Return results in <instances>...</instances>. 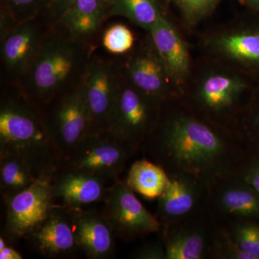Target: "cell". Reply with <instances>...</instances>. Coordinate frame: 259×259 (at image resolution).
Masks as SVG:
<instances>
[{
  "mask_svg": "<svg viewBox=\"0 0 259 259\" xmlns=\"http://www.w3.org/2000/svg\"><path fill=\"white\" fill-rule=\"evenodd\" d=\"M242 142L234 130L181 110L161 111L142 148L144 158L168 175L189 174L209 188L238 171L246 156Z\"/></svg>",
  "mask_w": 259,
  "mask_h": 259,
  "instance_id": "cell-1",
  "label": "cell"
},
{
  "mask_svg": "<svg viewBox=\"0 0 259 259\" xmlns=\"http://www.w3.org/2000/svg\"><path fill=\"white\" fill-rule=\"evenodd\" d=\"M5 156L22 158L40 175L55 173L63 163L42 108L24 95L1 103L0 156Z\"/></svg>",
  "mask_w": 259,
  "mask_h": 259,
  "instance_id": "cell-2",
  "label": "cell"
},
{
  "mask_svg": "<svg viewBox=\"0 0 259 259\" xmlns=\"http://www.w3.org/2000/svg\"><path fill=\"white\" fill-rule=\"evenodd\" d=\"M83 41L67 35L53 34L42 40L25 78L24 95L44 108L76 86L84 73L90 51Z\"/></svg>",
  "mask_w": 259,
  "mask_h": 259,
  "instance_id": "cell-3",
  "label": "cell"
},
{
  "mask_svg": "<svg viewBox=\"0 0 259 259\" xmlns=\"http://www.w3.org/2000/svg\"><path fill=\"white\" fill-rule=\"evenodd\" d=\"M163 101L132 83H122L107 122L106 131L138 151L156 125Z\"/></svg>",
  "mask_w": 259,
  "mask_h": 259,
  "instance_id": "cell-4",
  "label": "cell"
},
{
  "mask_svg": "<svg viewBox=\"0 0 259 259\" xmlns=\"http://www.w3.org/2000/svg\"><path fill=\"white\" fill-rule=\"evenodd\" d=\"M137 152L107 131L88 134L75 146L60 168L93 174L115 182Z\"/></svg>",
  "mask_w": 259,
  "mask_h": 259,
  "instance_id": "cell-5",
  "label": "cell"
},
{
  "mask_svg": "<svg viewBox=\"0 0 259 259\" xmlns=\"http://www.w3.org/2000/svg\"><path fill=\"white\" fill-rule=\"evenodd\" d=\"M102 212L116 237L134 241L152 233H161L162 224L136 197L125 180L115 181L103 200Z\"/></svg>",
  "mask_w": 259,
  "mask_h": 259,
  "instance_id": "cell-6",
  "label": "cell"
},
{
  "mask_svg": "<svg viewBox=\"0 0 259 259\" xmlns=\"http://www.w3.org/2000/svg\"><path fill=\"white\" fill-rule=\"evenodd\" d=\"M54 174L42 175L28 189L5 201L4 237L15 241L27 238L56 207L51 180Z\"/></svg>",
  "mask_w": 259,
  "mask_h": 259,
  "instance_id": "cell-7",
  "label": "cell"
},
{
  "mask_svg": "<svg viewBox=\"0 0 259 259\" xmlns=\"http://www.w3.org/2000/svg\"><path fill=\"white\" fill-rule=\"evenodd\" d=\"M48 107L51 110L44 113L46 121L64 161L90 131V115L81 82Z\"/></svg>",
  "mask_w": 259,
  "mask_h": 259,
  "instance_id": "cell-8",
  "label": "cell"
},
{
  "mask_svg": "<svg viewBox=\"0 0 259 259\" xmlns=\"http://www.w3.org/2000/svg\"><path fill=\"white\" fill-rule=\"evenodd\" d=\"M80 82L90 115L89 134L106 131L120 84L113 65L102 59L89 61Z\"/></svg>",
  "mask_w": 259,
  "mask_h": 259,
  "instance_id": "cell-9",
  "label": "cell"
},
{
  "mask_svg": "<svg viewBox=\"0 0 259 259\" xmlns=\"http://www.w3.org/2000/svg\"><path fill=\"white\" fill-rule=\"evenodd\" d=\"M214 219L204 208L182 221L162 228L166 259L209 258Z\"/></svg>",
  "mask_w": 259,
  "mask_h": 259,
  "instance_id": "cell-10",
  "label": "cell"
},
{
  "mask_svg": "<svg viewBox=\"0 0 259 259\" xmlns=\"http://www.w3.org/2000/svg\"><path fill=\"white\" fill-rule=\"evenodd\" d=\"M166 189L158 199L156 216L162 228L171 226L199 212L207 204V187L186 173L168 174Z\"/></svg>",
  "mask_w": 259,
  "mask_h": 259,
  "instance_id": "cell-11",
  "label": "cell"
},
{
  "mask_svg": "<svg viewBox=\"0 0 259 259\" xmlns=\"http://www.w3.org/2000/svg\"><path fill=\"white\" fill-rule=\"evenodd\" d=\"M207 207L213 219L224 222L259 218V193L236 175L207 189Z\"/></svg>",
  "mask_w": 259,
  "mask_h": 259,
  "instance_id": "cell-12",
  "label": "cell"
},
{
  "mask_svg": "<svg viewBox=\"0 0 259 259\" xmlns=\"http://www.w3.org/2000/svg\"><path fill=\"white\" fill-rule=\"evenodd\" d=\"M109 182L93 174L59 168L51 180L54 201L65 208H85L104 200L111 186Z\"/></svg>",
  "mask_w": 259,
  "mask_h": 259,
  "instance_id": "cell-13",
  "label": "cell"
},
{
  "mask_svg": "<svg viewBox=\"0 0 259 259\" xmlns=\"http://www.w3.org/2000/svg\"><path fill=\"white\" fill-rule=\"evenodd\" d=\"M68 209L77 247L90 258L111 256L115 252L116 236L103 212L85 208Z\"/></svg>",
  "mask_w": 259,
  "mask_h": 259,
  "instance_id": "cell-14",
  "label": "cell"
},
{
  "mask_svg": "<svg viewBox=\"0 0 259 259\" xmlns=\"http://www.w3.org/2000/svg\"><path fill=\"white\" fill-rule=\"evenodd\" d=\"M245 89V83L235 76L210 75L199 86L194 104L204 117L209 116L208 120H223L235 113Z\"/></svg>",
  "mask_w": 259,
  "mask_h": 259,
  "instance_id": "cell-15",
  "label": "cell"
},
{
  "mask_svg": "<svg viewBox=\"0 0 259 259\" xmlns=\"http://www.w3.org/2000/svg\"><path fill=\"white\" fill-rule=\"evenodd\" d=\"M44 38L31 19L16 24L2 35V60L12 76L23 77L26 74Z\"/></svg>",
  "mask_w": 259,
  "mask_h": 259,
  "instance_id": "cell-16",
  "label": "cell"
},
{
  "mask_svg": "<svg viewBox=\"0 0 259 259\" xmlns=\"http://www.w3.org/2000/svg\"><path fill=\"white\" fill-rule=\"evenodd\" d=\"M27 239L44 256L51 258L71 253L77 245L69 209L56 206Z\"/></svg>",
  "mask_w": 259,
  "mask_h": 259,
  "instance_id": "cell-17",
  "label": "cell"
},
{
  "mask_svg": "<svg viewBox=\"0 0 259 259\" xmlns=\"http://www.w3.org/2000/svg\"><path fill=\"white\" fill-rule=\"evenodd\" d=\"M156 54L166 70L168 79L182 82L188 75L190 59L185 42L175 27L164 17L149 30Z\"/></svg>",
  "mask_w": 259,
  "mask_h": 259,
  "instance_id": "cell-18",
  "label": "cell"
},
{
  "mask_svg": "<svg viewBox=\"0 0 259 259\" xmlns=\"http://www.w3.org/2000/svg\"><path fill=\"white\" fill-rule=\"evenodd\" d=\"M127 73L131 83L142 93L162 101L168 96V75L156 52L145 53L131 59Z\"/></svg>",
  "mask_w": 259,
  "mask_h": 259,
  "instance_id": "cell-19",
  "label": "cell"
},
{
  "mask_svg": "<svg viewBox=\"0 0 259 259\" xmlns=\"http://www.w3.org/2000/svg\"><path fill=\"white\" fill-rule=\"evenodd\" d=\"M61 18V26L67 35L83 40L93 37L101 26L103 9L101 0H70Z\"/></svg>",
  "mask_w": 259,
  "mask_h": 259,
  "instance_id": "cell-20",
  "label": "cell"
},
{
  "mask_svg": "<svg viewBox=\"0 0 259 259\" xmlns=\"http://www.w3.org/2000/svg\"><path fill=\"white\" fill-rule=\"evenodd\" d=\"M167 172L147 158L135 161L130 168L126 183L136 193L148 199H158L168 182Z\"/></svg>",
  "mask_w": 259,
  "mask_h": 259,
  "instance_id": "cell-21",
  "label": "cell"
},
{
  "mask_svg": "<svg viewBox=\"0 0 259 259\" xmlns=\"http://www.w3.org/2000/svg\"><path fill=\"white\" fill-rule=\"evenodd\" d=\"M40 176L22 158L0 156V187L4 202L28 189Z\"/></svg>",
  "mask_w": 259,
  "mask_h": 259,
  "instance_id": "cell-22",
  "label": "cell"
},
{
  "mask_svg": "<svg viewBox=\"0 0 259 259\" xmlns=\"http://www.w3.org/2000/svg\"><path fill=\"white\" fill-rule=\"evenodd\" d=\"M216 47L223 55L245 64L259 65V32H231L218 37Z\"/></svg>",
  "mask_w": 259,
  "mask_h": 259,
  "instance_id": "cell-23",
  "label": "cell"
},
{
  "mask_svg": "<svg viewBox=\"0 0 259 259\" xmlns=\"http://www.w3.org/2000/svg\"><path fill=\"white\" fill-rule=\"evenodd\" d=\"M112 14L122 15L149 31L162 16L156 0H113Z\"/></svg>",
  "mask_w": 259,
  "mask_h": 259,
  "instance_id": "cell-24",
  "label": "cell"
},
{
  "mask_svg": "<svg viewBox=\"0 0 259 259\" xmlns=\"http://www.w3.org/2000/svg\"><path fill=\"white\" fill-rule=\"evenodd\" d=\"M226 227L243 251L259 259V224L253 219H237L218 222Z\"/></svg>",
  "mask_w": 259,
  "mask_h": 259,
  "instance_id": "cell-25",
  "label": "cell"
},
{
  "mask_svg": "<svg viewBox=\"0 0 259 259\" xmlns=\"http://www.w3.org/2000/svg\"><path fill=\"white\" fill-rule=\"evenodd\" d=\"M209 258L254 259L240 248L226 227L214 220L211 235Z\"/></svg>",
  "mask_w": 259,
  "mask_h": 259,
  "instance_id": "cell-26",
  "label": "cell"
},
{
  "mask_svg": "<svg viewBox=\"0 0 259 259\" xmlns=\"http://www.w3.org/2000/svg\"><path fill=\"white\" fill-rule=\"evenodd\" d=\"M134 44L132 32L127 26L117 23L107 29L102 37L103 47L108 52L122 54L127 52Z\"/></svg>",
  "mask_w": 259,
  "mask_h": 259,
  "instance_id": "cell-27",
  "label": "cell"
},
{
  "mask_svg": "<svg viewBox=\"0 0 259 259\" xmlns=\"http://www.w3.org/2000/svg\"><path fill=\"white\" fill-rule=\"evenodd\" d=\"M187 20L194 23L211 11L219 0H176Z\"/></svg>",
  "mask_w": 259,
  "mask_h": 259,
  "instance_id": "cell-28",
  "label": "cell"
},
{
  "mask_svg": "<svg viewBox=\"0 0 259 259\" xmlns=\"http://www.w3.org/2000/svg\"><path fill=\"white\" fill-rule=\"evenodd\" d=\"M235 175L259 193V157L248 159L245 156Z\"/></svg>",
  "mask_w": 259,
  "mask_h": 259,
  "instance_id": "cell-29",
  "label": "cell"
},
{
  "mask_svg": "<svg viewBox=\"0 0 259 259\" xmlns=\"http://www.w3.org/2000/svg\"><path fill=\"white\" fill-rule=\"evenodd\" d=\"M136 259H166V250L161 236L157 241H149L136 248L132 254Z\"/></svg>",
  "mask_w": 259,
  "mask_h": 259,
  "instance_id": "cell-30",
  "label": "cell"
},
{
  "mask_svg": "<svg viewBox=\"0 0 259 259\" xmlns=\"http://www.w3.org/2000/svg\"><path fill=\"white\" fill-rule=\"evenodd\" d=\"M8 1L13 10L15 20H17L19 23L20 14L25 15V20H30L31 16L29 10L33 9L39 0H8Z\"/></svg>",
  "mask_w": 259,
  "mask_h": 259,
  "instance_id": "cell-31",
  "label": "cell"
},
{
  "mask_svg": "<svg viewBox=\"0 0 259 259\" xmlns=\"http://www.w3.org/2000/svg\"><path fill=\"white\" fill-rule=\"evenodd\" d=\"M18 250L10 246L4 236L0 237V259H22Z\"/></svg>",
  "mask_w": 259,
  "mask_h": 259,
  "instance_id": "cell-32",
  "label": "cell"
},
{
  "mask_svg": "<svg viewBox=\"0 0 259 259\" xmlns=\"http://www.w3.org/2000/svg\"><path fill=\"white\" fill-rule=\"evenodd\" d=\"M247 2L259 9V0H247Z\"/></svg>",
  "mask_w": 259,
  "mask_h": 259,
  "instance_id": "cell-33",
  "label": "cell"
},
{
  "mask_svg": "<svg viewBox=\"0 0 259 259\" xmlns=\"http://www.w3.org/2000/svg\"><path fill=\"white\" fill-rule=\"evenodd\" d=\"M255 124H256V126H258V127L259 128V112L258 113V115L256 116V118H255Z\"/></svg>",
  "mask_w": 259,
  "mask_h": 259,
  "instance_id": "cell-34",
  "label": "cell"
},
{
  "mask_svg": "<svg viewBox=\"0 0 259 259\" xmlns=\"http://www.w3.org/2000/svg\"><path fill=\"white\" fill-rule=\"evenodd\" d=\"M102 2H110V1H113V0H101Z\"/></svg>",
  "mask_w": 259,
  "mask_h": 259,
  "instance_id": "cell-35",
  "label": "cell"
}]
</instances>
